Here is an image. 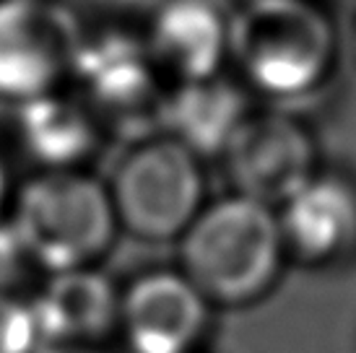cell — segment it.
<instances>
[{
	"instance_id": "obj_1",
	"label": "cell",
	"mask_w": 356,
	"mask_h": 353,
	"mask_svg": "<svg viewBox=\"0 0 356 353\" xmlns=\"http://www.w3.org/2000/svg\"><path fill=\"white\" fill-rule=\"evenodd\" d=\"M336 58V26L312 0H245L234 8L229 60L266 97L291 101L315 94Z\"/></svg>"
},
{
	"instance_id": "obj_2",
	"label": "cell",
	"mask_w": 356,
	"mask_h": 353,
	"mask_svg": "<svg viewBox=\"0 0 356 353\" xmlns=\"http://www.w3.org/2000/svg\"><path fill=\"white\" fill-rule=\"evenodd\" d=\"M286 247L273 208L242 195L203 206L179 236V273L213 304H250L276 286Z\"/></svg>"
},
{
	"instance_id": "obj_3",
	"label": "cell",
	"mask_w": 356,
	"mask_h": 353,
	"mask_svg": "<svg viewBox=\"0 0 356 353\" xmlns=\"http://www.w3.org/2000/svg\"><path fill=\"white\" fill-rule=\"evenodd\" d=\"M34 268L65 273L109 249L118 218L107 185L79 169L42 172L21 187L10 216Z\"/></svg>"
},
{
	"instance_id": "obj_4",
	"label": "cell",
	"mask_w": 356,
	"mask_h": 353,
	"mask_svg": "<svg viewBox=\"0 0 356 353\" xmlns=\"http://www.w3.org/2000/svg\"><path fill=\"white\" fill-rule=\"evenodd\" d=\"M107 190L118 226L130 236L172 242L203 211L200 158L164 133L143 138L118 161Z\"/></svg>"
},
{
	"instance_id": "obj_5",
	"label": "cell",
	"mask_w": 356,
	"mask_h": 353,
	"mask_svg": "<svg viewBox=\"0 0 356 353\" xmlns=\"http://www.w3.org/2000/svg\"><path fill=\"white\" fill-rule=\"evenodd\" d=\"M73 76L102 133L112 130L130 143L161 133L172 83L151 63L143 40L81 42Z\"/></svg>"
},
{
	"instance_id": "obj_6",
	"label": "cell",
	"mask_w": 356,
	"mask_h": 353,
	"mask_svg": "<svg viewBox=\"0 0 356 353\" xmlns=\"http://www.w3.org/2000/svg\"><path fill=\"white\" fill-rule=\"evenodd\" d=\"M79 31L63 0H0V99L16 107L73 76Z\"/></svg>"
},
{
	"instance_id": "obj_7",
	"label": "cell",
	"mask_w": 356,
	"mask_h": 353,
	"mask_svg": "<svg viewBox=\"0 0 356 353\" xmlns=\"http://www.w3.org/2000/svg\"><path fill=\"white\" fill-rule=\"evenodd\" d=\"M234 195L281 208L317 174V146L305 122L286 112H250L224 148Z\"/></svg>"
},
{
	"instance_id": "obj_8",
	"label": "cell",
	"mask_w": 356,
	"mask_h": 353,
	"mask_svg": "<svg viewBox=\"0 0 356 353\" xmlns=\"http://www.w3.org/2000/svg\"><path fill=\"white\" fill-rule=\"evenodd\" d=\"M234 8L229 0H159L146 26V52L175 86L218 76L229 60Z\"/></svg>"
},
{
	"instance_id": "obj_9",
	"label": "cell",
	"mask_w": 356,
	"mask_h": 353,
	"mask_svg": "<svg viewBox=\"0 0 356 353\" xmlns=\"http://www.w3.org/2000/svg\"><path fill=\"white\" fill-rule=\"evenodd\" d=\"M208 304L182 273L154 270L120 296L118 325L130 353H193L206 335Z\"/></svg>"
},
{
	"instance_id": "obj_10",
	"label": "cell",
	"mask_w": 356,
	"mask_h": 353,
	"mask_svg": "<svg viewBox=\"0 0 356 353\" xmlns=\"http://www.w3.org/2000/svg\"><path fill=\"white\" fill-rule=\"evenodd\" d=\"M286 255L312 268L343 263L356 252V182L317 172L276 211Z\"/></svg>"
},
{
	"instance_id": "obj_11",
	"label": "cell",
	"mask_w": 356,
	"mask_h": 353,
	"mask_svg": "<svg viewBox=\"0 0 356 353\" xmlns=\"http://www.w3.org/2000/svg\"><path fill=\"white\" fill-rule=\"evenodd\" d=\"M44 345H97L118 327L120 294L97 268L52 273L29 302Z\"/></svg>"
},
{
	"instance_id": "obj_12",
	"label": "cell",
	"mask_w": 356,
	"mask_h": 353,
	"mask_svg": "<svg viewBox=\"0 0 356 353\" xmlns=\"http://www.w3.org/2000/svg\"><path fill=\"white\" fill-rule=\"evenodd\" d=\"M250 107L242 88L224 73L169 86L161 133L198 158L221 156Z\"/></svg>"
},
{
	"instance_id": "obj_13",
	"label": "cell",
	"mask_w": 356,
	"mask_h": 353,
	"mask_svg": "<svg viewBox=\"0 0 356 353\" xmlns=\"http://www.w3.org/2000/svg\"><path fill=\"white\" fill-rule=\"evenodd\" d=\"M102 128L79 94L52 91L19 104V140L42 172L79 169L99 146Z\"/></svg>"
},
{
	"instance_id": "obj_14",
	"label": "cell",
	"mask_w": 356,
	"mask_h": 353,
	"mask_svg": "<svg viewBox=\"0 0 356 353\" xmlns=\"http://www.w3.org/2000/svg\"><path fill=\"white\" fill-rule=\"evenodd\" d=\"M42 348L29 302L0 294V353H37Z\"/></svg>"
},
{
	"instance_id": "obj_15",
	"label": "cell",
	"mask_w": 356,
	"mask_h": 353,
	"mask_svg": "<svg viewBox=\"0 0 356 353\" xmlns=\"http://www.w3.org/2000/svg\"><path fill=\"white\" fill-rule=\"evenodd\" d=\"M31 268L34 263L16 229L10 221H0V294H16V288L29 278Z\"/></svg>"
},
{
	"instance_id": "obj_16",
	"label": "cell",
	"mask_w": 356,
	"mask_h": 353,
	"mask_svg": "<svg viewBox=\"0 0 356 353\" xmlns=\"http://www.w3.org/2000/svg\"><path fill=\"white\" fill-rule=\"evenodd\" d=\"M37 353H104L97 345H44Z\"/></svg>"
},
{
	"instance_id": "obj_17",
	"label": "cell",
	"mask_w": 356,
	"mask_h": 353,
	"mask_svg": "<svg viewBox=\"0 0 356 353\" xmlns=\"http://www.w3.org/2000/svg\"><path fill=\"white\" fill-rule=\"evenodd\" d=\"M6 197H8V179H6V169L0 164V216H3V208H6Z\"/></svg>"
},
{
	"instance_id": "obj_18",
	"label": "cell",
	"mask_w": 356,
	"mask_h": 353,
	"mask_svg": "<svg viewBox=\"0 0 356 353\" xmlns=\"http://www.w3.org/2000/svg\"><path fill=\"white\" fill-rule=\"evenodd\" d=\"M354 58H356V31H354Z\"/></svg>"
},
{
	"instance_id": "obj_19",
	"label": "cell",
	"mask_w": 356,
	"mask_h": 353,
	"mask_svg": "<svg viewBox=\"0 0 356 353\" xmlns=\"http://www.w3.org/2000/svg\"><path fill=\"white\" fill-rule=\"evenodd\" d=\"M242 3H245V0H242Z\"/></svg>"
}]
</instances>
